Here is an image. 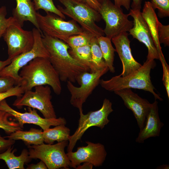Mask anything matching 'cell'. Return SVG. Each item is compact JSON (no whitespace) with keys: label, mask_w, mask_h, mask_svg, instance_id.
Here are the masks:
<instances>
[{"label":"cell","mask_w":169,"mask_h":169,"mask_svg":"<svg viewBox=\"0 0 169 169\" xmlns=\"http://www.w3.org/2000/svg\"><path fill=\"white\" fill-rule=\"evenodd\" d=\"M87 5L99 12L101 4L97 0H73Z\"/></svg>","instance_id":"8d00e7d4"},{"label":"cell","mask_w":169,"mask_h":169,"mask_svg":"<svg viewBox=\"0 0 169 169\" xmlns=\"http://www.w3.org/2000/svg\"><path fill=\"white\" fill-rule=\"evenodd\" d=\"M24 92V90L21 85H15L9 90L4 92L0 93V103L3 100L10 97L20 96Z\"/></svg>","instance_id":"d6a6232c"},{"label":"cell","mask_w":169,"mask_h":169,"mask_svg":"<svg viewBox=\"0 0 169 169\" xmlns=\"http://www.w3.org/2000/svg\"><path fill=\"white\" fill-rule=\"evenodd\" d=\"M142 0H132L131 7V9L141 10Z\"/></svg>","instance_id":"ab89813d"},{"label":"cell","mask_w":169,"mask_h":169,"mask_svg":"<svg viewBox=\"0 0 169 169\" xmlns=\"http://www.w3.org/2000/svg\"><path fill=\"white\" fill-rule=\"evenodd\" d=\"M158 35L160 44L165 46L169 45V25H163L159 21L158 22Z\"/></svg>","instance_id":"1f68e13d"},{"label":"cell","mask_w":169,"mask_h":169,"mask_svg":"<svg viewBox=\"0 0 169 169\" xmlns=\"http://www.w3.org/2000/svg\"><path fill=\"white\" fill-rule=\"evenodd\" d=\"M70 131L69 128L63 124L55 126L52 128H49L43 131L44 141L46 144H52L55 141H69Z\"/></svg>","instance_id":"603a6c76"},{"label":"cell","mask_w":169,"mask_h":169,"mask_svg":"<svg viewBox=\"0 0 169 169\" xmlns=\"http://www.w3.org/2000/svg\"><path fill=\"white\" fill-rule=\"evenodd\" d=\"M11 117L13 116L9 113L0 110V128L8 135L17 130H23L18 123L12 120Z\"/></svg>","instance_id":"4316f807"},{"label":"cell","mask_w":169,"mask_h":169,"mask_svg":"<svg viewBox=\"0 0 169 169\" xmlns=\"http://www.w3.org/2000/svg\"><path fill=\"white\" fill-rule=\"evenodd\" d=\"M97 0L100 3L102 2H103L104 0Z\"/></svg>","instance_id":"ee69618b"},{"label":"cell","mask_w":169,"mask_h":169,"mask_svg":"<svg viewBox=\"0 0 169 169\" xmlns=\"http://www.w3.org/2000/svg\"><path fill=\"white\" fill-rule=\"evenodd\" d=\"M27 169H47V167L45 164L41 160L36 164H32L28 165Z\"/></svg>","instance_id":"f35d334b"},{"label":"cell","mask_w":169,"mask_h":169,"mask_svg":"<svg viewBox=\"0 0 169 169\" xmlns=\"http://www.w3.org/2000/svg\"><path fill=\"white\" fill-rule=\"evenodd\" d=\"M42 39L49 54L48 59L58 74L60 81L75 83L81 73L90 71L88 67L72 57L69 52L70 48L64 42L43 34Z\"/></svg>","instance_id":"6da1fadb"},{"label":"cell","mask_w":169,"mask_h":169,"mask_svg":"<svg viewBox=\"0 0 169 169\" xmlns=\"http://www.w3.org/2000/svg\"><path fill=\"white\" fill-rule=\"evenodd\" d=\"M114 4L118 7L122 6L127 10L130 8L131 0H114Z\"/></svg>","instance_id":"74e56055"},{"label":"cell","mask_w":169,"mask_h":169,"mask_svg":"<svg viewBox=\"0 0 169 169\" xmlns=\"http://www.w3.org/2000/svg\"><path fill=\"white\" fill-rule=\"evenodd\" d=\"M32 31L34 38L32 49L13 59L11 63L0 72L1 76H9L13 78L16 85H21L22 80L19 72L23 67L35 58L40 57L48 59L49 57L42 41L41 33L36 28H33Z\"/></svg>","instance_id":"30bf717a"},{"label":"cell","mask_w":169,"mask_h":169,"mask_svg":"<svg viewBox=\"0 0 169 169\" xmlns=\"http://www.w3.org/2000/svg\"><path fill=\"white\" fill-rule=\"evenodd\" d=\"M141 14L146 22L158 52L161 62L166 60L162 53L158 35V22L159 20L151 2L145 1Z\"/></svg>","instance_id":"ffe728a7"},{"label":"cell","mask_w":169,"mask_h":169,"mask_svg":"<svg viewBox=\"0 0 169 169\" xmlns=\"http://www.w3.org/2000/svg\"><path fill=\"white\" fill-rule=\"evenodd\" d=\"M109 70L107 67L95 72L85 71L78 76L77 82L80 85L76 87L69 81H67V88L71 95L70 102L82 112L83 105L100 83L101 77Z\"/></svg>","instance_id":"8fae6325"},{"label":"cell","mask_w":169,"mask_h":169,"mask_svg":"<svg viewBox=\"0 0 169 169\" xmlns=\"http://www.w3.org/2000/svg\"><path fill=\"white\" fill-rule=\"evenodd\" d=\"M128 14L133 19V26L129 31V34L146 47L148 49L147 59L160 60L149 28L141 10L131 9Z\"/></svg>","instance_id":"9a60e30c"},{"label":"cell","mask_w":169,"mask_h":169,"mask_svg":"<svg viewBox=\"0 0 169 169\" xmlns=\"http://www.w3.org/2000/svg\"><path fill=\"white\" fill-rule=\"evenodd\" d=\"M16 85L15 79L9 76H0V93L5 92Z\"/></svg>","instance_id":"836d02e7"},{"label":"cell","mask_w":169,"mask_h":169,"mask_svg":"<svg viewBox=\"0 0 169 169\" xmlns=\"http://www.w3.org/2000/svg\"><path fill=\"white\" fill-rule=\"evenodd\" d=\"M35 90L24 91L21 96L17 97L13 105L18 109L23 106L39 110L44 117L47 119L57 118L51 101L50 87L48 85H40L34 87Z\"/></svg>","instance_id":"52a82bcc"},{"label":"cell","mask_w":169,"mask_h":169,"mask_svg":"<svg viewBox=\"0 0 169 169\" xmlns=\"http://www.w3.org/2000/svg\"><path fill=\"white\" fill-rule=\"evenodd\" d=\"M97 40L102 54L104 60L110 72L114 73V53L115 49L112 45L111 39L106 36H102L97 38Z\"/></svg>","instance_id":"cb8c5ba5"},{"label":"cell","mask_w":169,"mask_h":169,"mask_svg":"<svg viewBox=\"0 0 169 169\" xmlns=\"http://www.w3.org/2000/svg\"><path fill=\"white\" fill-rule=\"evenodd\" d=\"M86 146H79L75 152H68L67 155L72 168L84 162L91 163L93 166H102L105 160L107 153L104 146L100 143L86 141Z\"/></svg>","instance_id":"4fadbf2b"},{"label":"cell","mask_w":169,"mask_h":169,"mask_svg":"<svg viewBox=\"0 0 169 169\" xmlns=\"http://www.w3.org/2000/svg\"><path fill=\"white\" fill-rule=\"evenodd\" d=\"M16 7L13 9V17L16 22L21 27L24 22L29 21L42 34L38 25L37 17V12L33 2L31 0H15Z\"/></svg>","instance_id":"d6986e66"},{"label":"cell","mask_w":169,"mask_h":169,"mask_svg":"<svg viewBox=\"0 0 169 169\" xmlns=\"http://www.w3.org/2000/svg\"><path fill=\"white\" fill-rule=\"evenodd\" d=\"M46 13L45 16L38 12L36 13L38 25L42 34L66 43L69 37L85 32L74 20L66 21L54 13Z\"/></svg>","instance_id":"5b68a950"},{"label":"cell","mask_w":169,"mask_h":169,"mask_svg":"<svg viewBox=\"0 0 169 169\" xmlns=\"http://www.w3.org/2000/svg\"><path fill=\"white\" fill-rule=\"evenodd\" d=\"M93 166L89 162H84L82 165H80L77 166L75 169H92Z\"/></svg>","instance_id":"60d3db41"},{"label":"cell","mask_w":169,"mask_h":169,"mask_svg":"<svg viewBox=\"0 0 169 169\" xmlns=\"http://www.w3.org/2000/svg\"><path fill=\"white\" fill-rule=\"evenodd\" d=\"M11 62V60L9 59L4 61H0V72L6 66L9 64Z\"/></svg>","instance_id":"b9f144b4"},{"label":"cell","mask_w":169,"mask_h":169,"mask_svg":"<svg viewBox=\"0 0 169 169\" xmlns=\"http://www.w3.org/2000/svg\"><path fill=\"white\" fill-rule=\"evenodd\" d=\"M4 137L15 141L22 140L27 146L39 145L44 142L42 130L33 128L28 131L17 130Z\"/></svg>","instance_id":"7402d4cb"},{"label":"cell","mask_w":169,"mask_h":169,"mask_svg":"<svg viewBox=\"0 0 169 169\" xmlns=\"http://www.w3.org/2000/svg\"><path fill=\"white\" fill-rule=\"evenodd\" d=\"M28 111L24 113L18 112L11 108L5 99L0 103V110L5 111L11 114L14 118L22 128L25 124H31L38 125L43 130L51 126L66 125V121L64 118L47 119L41 117L35 109L28 108Z\"/></svg>","instance_id":"5bb4252c"},{"label":"cell","mask_w":169,"mask_h":169,"mask_svg":"<svg viewBox=\"0 0 169 169\" xmlns=\"http://www.w3.org/2000/svg\"><path fill=\"white\" fill-rule=\"evenodd\" d=\"M100 4L99 12L105 23L103 29L105 36L111 39L122 33L129 32L132 28L133 21L128 19L129 14L124 13L121 7L110 0H104Z\"/></svg>","instance_id":"9c48e42d"},{"label":"cell","mask_w":169,"mask_h":169,"mask_svg":"<svg viewBox=\"0 0 169 169\" xmlns=\"http://www.w3.org/2000/svg\"><path fill=\"white\" fill-rule=\"evenodd\" d=\"M53 0H33L35 10H44L46 13H54L65 19V17L54 5Z\"/></svg>","instance_id":"83f0119b"},{"label":"cell","mask_w":169,"mask_h":169,"mask_svg":"<svg viewBox=\"0 0 169 169\" xmlns=\"http://www.w3.org/2000/svg\"><path fill=\"white\" fill-rule=\"evenodd\" d=\"M93 37L84 32L83 33L75 35L69 37L66 41L71 49L90 44Z\"/></svg>","instance_id":"f1b7e54d"},{"label":"cell","mask_w":169,"mask_h":169,"mask_svg":"<svg viewBox=\"0 0 169 169\" xmlns=\"http://www.w3.org/2000/svg\"><path fill=\"white\" fill-rule=\"evenodd\" d=\"M164 125L159 117L158 102L155 100L151 104L144 126L140 131L136 141L142 143L145 140L149 138L159 136L161 129Z\"/></svg>","instance_id":"ac0fdd59"},{"label":"cell","mask_w":169,"mask_h":169,"mask_svg":"<svg viewBox=\"0 0 169 169\" xmlns=\"http://www.w3.org/2000/svg\"><path fill=\"white\" fill-rule=\"evenodd\" d=\"M69 52L74 59L90 69L91 64L90 44L70 49Z\"/></svg>","instance_id":"484cf974"},{"label":"cell","mask_w":169,"mask_h":169,"mask_svg":"<svg viewBox=\"0 0 169 169\" xmlns=\"http://www.w3.org/2000/svg\"><path fill=\"white\" fill-rule=\"evenodd\" d=\"M114 92L121 98L127 108L132 111L141 130L144 126L151 104L134 93L130 88L123 89Z\"/></svg>","instance_id":"2e32d148"},{"label":"cell","mask_w":169,"mask_h":169,"mask_svg":"<svg viewBox=\"0 0 169 169\" xmlns=\"http://www.w3.org/2000/svg\"><path fill=\"white\" fill-rule=\"evenodd\" d=\"M169 166L168 165H161L158 166L156 169H169Z\"/></svg>","instance_id":"7bdbcfd3"},{"label":"cell","mask_w":169,"mask_h":169,"mask_svg":"<svg viewBox=\"0 0 169 169\" xmlns=\"http://www.w3.org/2000/svg\"><path fill=\"white\" fill-rule=\"evenodd\" d=\"M90 46L91 54L90 72H95L107 67L97 41V38H92Z\"/></svg>","instance_id":"d4e9b609"},{"label":"cell","mask_w":169,"mask_h":169,"mask_svg":"<svg viewBox=\"0 0 169 169\" xmlns=\"http://www.w3.org/2000/svg\"><path fill=\"white\" fill-rule=\"evenodd\" d=\"M13 146L8 148L3 152L0 153V160H3L9 169H24L25 164L30 162L32 159L30 158L28 150L24 149L20 155H14L16 150H13Z\"/></svg>","instance_id":"44dd1931"},{"label":"cell","mask_w":169,"mask_h":169,"mask_svg":"<svg viewBox=\"0 0 169 169\" xmlns=\"http://www.w3.org/2000/svg\"><path fill=\"white\" fill-rule=\"evenodd\" d=\"M15 141L9 139H6L0 134V153L6 150L9 147L12 146Z\"/></svg>","instance_id":"d590c367"},{"label":"cell","mask_w":169,"mask_h":169,"mask_svg":"<svg viewBox=\"0 0 169 169\" xmlns=\"http://www.w3.org/2000/svg\"><path fill=\"white\" fill-rule=\"evenodd\" d=\"M68 144V141H64L54 144L28 146L29 156L32 159L43 161L49 169L69 168L72 164L65 152Z\"/></svg>","instance_id":"8992f818"},{"label":"cell","mask_w":169,"mask_h":169,"mask_svg":"<svg viewBox=\"0 0 169 169\" xmlns=\"http://www.w3.org/2000/svg\"><path fill=\"white\" fill-rule=\"evenodd\" d=\"M113 111L111 102L105 98L99 110L90 111L86 114L83 112H79L78 127L73 134L69 136L67 152L73 151L77 141L81 140L84 133L90 127L96 126L101 129L104 128L110 121L108 117Z\"/></svg>","instance_id":"ba28073f"},{"label":"cell","mask_w":169,"mask_h":169,"mask_svg":"<svg viewBox=\"0 0 169 169\" xmlns=\"http://www.w3.org/2000/svg\"><path fill=\"white\" fill-rule=\"evenodd\" d=\"M128 35L127 32H123L111 39L122 63V71L119 75L122 77L130 74L142 66L132 55Z\"/></svg>","instance_id":"e0dca14e"},{"label":"cell","mask_w":169,"mask_h":169,"mask_svg":"<svg viewBox=\"0 0 169 169\" xmlns=\"http://www.w3.org/2000/svg\"><path fill=\"white\" fill-rule=\"evenodd\" d=\"M7 14L6 7L5 6L0 7V38L3 37L8 28L16 22L12 16L7 18Z\"/></svg>","instance_id":"f546056e"},{"label":"cell","mask_w":169,"mask_h":169,"mask_svg":"<svg viewBox=\"0 0 169 169\" xmlns=\"http://www.w3.org/2000/svg\"><path fill=\"white\" fill-rule=\"evenodd\" d=\"M2 37L7 45L8 58L11 60L31 50L34 43L32 31L23 29L16 22L8 28Z\"/></svg>","instance_id":"7c38bea8"},{"label":"cell","mask_w":169,"mask_h":169,"mask_svg":"<svg viewBox=\"0 0 169 169\" xmlns=\"http://www.w3.org/2000/svg\"><path fill=\"white\" fill-rule=\"evenodd\" d=\"M163 69L162 81L169 98V67L166 61L161 62Z\"/></svg>","instance_id":"e575fe53"},{"label":"cell","mask_w":169,"mask_h":169,"mask_svg":"<svg viewBox=\"0 0 169 169\" xmlns=\"http://www.w3.org/2000/svg\"><path fill=\"white\" fill-rule=\"evenodd\" d=\"M151 2L154 8L158 10L159 17L169 16V0H151Z\"/></svg>","instance_id":"4dcf8cb0"},{"label":"cell","mask_w":169,"mask_h":169,"mask_svg":"<svg viewBox=\"0 0 169 169\" xmlns=\"http://www.w3.org/2000/svg\"><path fill=\"white\" fill-rule=\"evenodd\" d=\"M58 0L64 8L58 5L57 8L64 15L79 24L84 31L96 38L104 36L103 29L96 23L102 19L99 12L87 5L73 0Z\"/></svg>","instance_id":"277c9868"},{"label":"cell","mask_w":169,"mask_h":169,"mask_svg":"<svg viewBox=\"0 0 169 169\" xmlns=\"http://www.w3.org/2000/svg\"><path fill=\"white\" fill-rule=\"evenodd\" d=\"M20 70L19 74L22 80L21 86L24 91L37 86L48 85L56 95L61 93L59 76L48 58H35Z\"/></svg>","instance_id":"7a4b0ae2"},{"label":"cell","mask_w":169,"mask_h":169,"mask_svg":"<svg viewBox=\"0 0 169 169\" xmlns=\"http://www.w3.org/2000/svg\"><path fill=\"white\" fill-rule=\"evenodd\" d=\"M156 65L154 59H146L139 68L130 74L124 77L116 76L107 80L100 79L99 84L103 88L111 92L126 88L143 90L151 93L155 100L162 101L163 99L155 92V88L151 79V71Z\"/></svg>","instance_id":"3957f363"}]
</instances>
